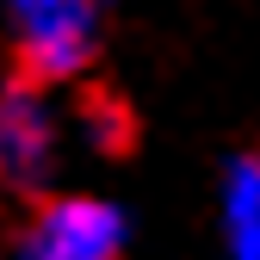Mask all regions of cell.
<instances>
[{"mask_svg": "<svg viewBox=\"0 0 260 260\" xmlns=\"http://www.w3.org/2000/svg\"><path fill=\"white\" fill-rule=\"evenodd\" d=\"M19 19V69L25 87H56L87 69L93 56V0H13Z\"/></svg>", "mask_w": 260, "mask_h": 260, "instance_id": "1", "label": "cell"}, {"mask_svg": "<svg viewBox=\"0 0 260 260\" xmlns=\"http://www.w3.org/2000/svg\"><path fill=\"white\" fill-rule=\"evenodd\" d=\"M124 217L106 199H50L31 223L25 260H124Z\"/></svg>", "mask_w": 260, "mask_h": 260, "instance_id": "2", "label": "cell"}, {"mask_svg": "<svg viewBox=\"0 0 260 260\" xmlns=\"http://www.w3.org/2000/svg\"><path fill=\"white\" fill-rule=\"evenodd\" d=\"M223 242L230 260H260V155H236L223 174Z\"/></svg>", "mask_w": 260, "mask_h": 260, "instance_id": "4", "label": "cell"}, {"mask_svg": "<svg viewBox=\"0 0 260 260\" xmlns=\"http://www.w3.org/2000/svg\"><path fill=\"white\" fill-rule=\"evenodd\" d=\"M50 161H56V124L44 112V93L13 81L0 93V180L31 192V186H44Z\"/></svg>", "mask_w": 260, "mask_h": 260, "instance_id": "3", "label": "cell"}]
</instances>
